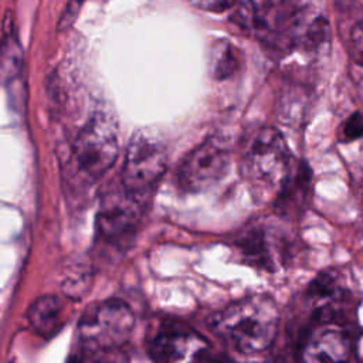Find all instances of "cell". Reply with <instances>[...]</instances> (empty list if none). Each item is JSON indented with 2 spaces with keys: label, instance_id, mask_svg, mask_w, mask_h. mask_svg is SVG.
Wrapping results in <instances>:
<instances>
[{
  "label": "cell",
  "instance_id": "obj_2",
  "mask_svg": "<svg viewBox=\"0 0 363 363\" xmlns=\"http://www.w3.org/2000/svg\"><path fill=\"white\" fill-rule=\"evenodd\" d=\"M240 169L257 200L274 201L294 172L295 162L282 135L275 128L264 126L245 138Z\"/></svg>",
  "mask_w": 363,
  "mask_h": 363
},
{
  "label": "cell",
  "instance_id": "obj_16",
  "mask_svg": "<svg viewBox=\"0 0 363 363\" xmlns=\"http://www.w3.org/2000/svg\"><path fill=\"white\" fill-rule=\"evenodd\" d=\"M82 3H84V0H69L67 3L65 9H64V11H62V14L58 20V24H57L58 31H65L74 24V21H75L79 10H81Z\"/></svg>",
  "mask_w": 363,
  "mask_h": 363
},
{
  "label": "cell",
  "instance_id": "obj_12",
  "mask_svg": "<svg viewBox=\"0 0 363 363\" xmlns=\"http://www.w3.org/2000/svg\"><path fill=\"white\" fill-rule=\"evenodd\" d=\"M27 320L31 329L48 339L62 326V306L57 296L41 295L27 309Z\"/></svg>",
  "mask_w": 363,
  "mask_h": 363
},
{
  "label": "cell",
  "instance_id": "obj_7",
  "mask_svg": "<svg viewBox=\"0 0 363 363\" xmlns=\"http://www.w3.org/2000/svg\"><path fill=\"white\" fill-rule=\"evenodd\" d=\"M234 244L248 264L269 272L281 267L289 254L288 234L272 218H259L245 225Z\"/></svg>",
  "mask_w": 363,
  "mask_h": 363
},
{
  "label": "cell",
  "instance_id": "obj_21",
  "mask_svg": "<svg viewBox=\"0 0 363 363\" xmlns=\"http://www.w3.org/2000/svg\"><path fill=\"white\" fill-rule=\"evenodd\" d=\"M84 1H85V0H84Z\"/></svg>",
  "mask_w": 363,
  "mask_h": 363
},
{
  "label": "cell",
  "instance_id": "obj_14",
  "mask_svg": "<svg viewBox=\"0 0 363 363\" xmlns=\"http://www.w3.org/2000/svg\"><path fill=\"white\" fill-rule=\"evenodd\" d=\"M211 74L216 79L221 81L231 77L238 69V51L227 40L214 43L210 57Z\"/></svg>",
  "mask_w": 363,
  "mask_h": 363
},
{
  "label": "cell",
  "instance_id": "obj_15",
  "mask_svg": "<svg viewBox=\"0 0 363 363\" xmlns=\"http://www.w3.org/2000/svg\"><path fill=\"white\" fill-rule=\"evenodd\" d=\"M363 135V115L353 112L339 128V139L342 142L356 140Z\"/></svg>",
  "mask_w": 363,
  "mask_h": 363
},
{
  "label": "cell",
  "instance_id": "obj_3",
  "mask_svg": "<svg viewBox=\"0 0 363 363\" xmlns=\"http://www.w3.org/2000/svg\"><path fill=\"white\" fill-rule=\"evenodd\" d=\"M135 325L130 308L121 299H106L91 305L78 323L82 346L92 353H109L125 346Z\"/></svg>",
  "mask_w": 363,
  "mask_h": 363
},
{
  "label": "cell",
  "instance_id": "obj_17",
  "mask_svg": "<svg viewBox=\"0 0 363 363\" xmlns=\"http://www.w3.org/2000/svg\"><path fill=\"white\" fill-rule=\"evenodd\" d=\"M186 1L197 9L213 11V13H221L230 9L235 3V0H186Z\"/></svg>",
  "mask_w": 363,
  "mask_h": 363
},
{
  "label": "cell",
  "instance_id": "obj_4",
  "mask_svg": "<svg viewBox=\"0 0 363 363\" xmlns=\"http://www.w3.org/2000/svg\"><path fill=\"white\" fill-rule=\"evenodd\" d=\"M119 150L118 128L104 112L94 113L72 143V160L91 183L101 179L113 164Z\"/></svg>",
  "mask_w": 363,
  "mask_h": 363
},
{
  "label": "cell",
  "instance_id": "obj_11",
  "mask_svg": "<svg viewBox=\"0 0 363 363\" xmlns=\"http://www.w3.org/2000/svg\"><path fill=\"white\" fill-rule=\"evenodd\" d=\"M329 26L326 20L319 14L299 13L294 16V20L288 28V43L294 47L313 51L328 41Z\"/></svg>",
  "mask_w": 363,
  "mask_h": 363
},
{
  "label": "cell",
  "instance_id": "obj_18",
  "mask_svg": "<svg viewBox=\"0 0 363 363\" xmlns=\"http://www.w3.org/2000/svg\"><path fill=\"white\" fill-rule=\"evenodd\" d=\"M353 44L360 55H363V21L359 23L353 30Z\"/></svg>",
  "mask_w": 363,
  "mask_h": 363
},
{
  "label": "cell",
  "instance_id": "obj_5",
  "mask_svg": "<svg viewBox=\"0 0 363 363\" xmlns=\"http://www.w3.org/2000/svg\"><path fill=\"white\" fill-rule=\"evenodd\" d=\"M166 167V147L149 136L135 135L125 155L121 183L133 197L143 201L162 179Z\"/></svg>",
  "mask_w": 363,
  "mask_h": 363
},
{
  "label": "cell",
  "instance_id": "obj_19",
  "mask_svg": "<svg viewBox=\"0 0 363 363\" xmlns=\"http://www.w3.org/2000/svg\"><path fill=\"white\" fill-rule=\"evenodd\" d=\"M248 4L255 9V10H262V9H269L281 3L282 0H247Z\"/></svg>",
  "mask_w": 363,
  "mask_h": 363
},
{
  "label": "cell",
  "instance_id": "obj_13",
  "mask_svg": "<svg viewBox=\"0 0 363 363\" xmlns=\"http://www.w3.org/2000/svg\"><path fill=\"white\" fill-rule=\"evenodd\" d=\"M311 184V170L308 164L298 163L295 164L294 172L291 173L289 179L281 189L279 194L274 200L275 207L285 214L296 213L303 204L308 197Z\"/></svg>",
  "mask_w": 363,
  "mask_h": 363
},
{
  "label": "cell",
  "instance_id": "obj_10",
  "mask_svg": "<svg viewBox=\"0 0 363 363\" xmlns=\"http://www.w3.org/2000/svg\"><path fill=\"white\" fill-rule=\"evenodd\" d=\"M350 353V335L337 320H313L299 345V359L305 362H339Z\"/></svg>",
  "mask_w": 363,
  "mask_h": 363
},
{
  "label": "cell",
  "instance_id": "obj_1",
  "mask_svg": "<svg viewBox=\"0 0 363 363\" xmlns=\"http://www.w3.org/2000/svg\"><path fill=\"white\" fill-rule=\"evenodd\" d=\"M279 311L268 295H251L235 301L210 319L213 332L244 354L267 350L278 332Z\"/></svg>",
  "mask_w": 363,
  "mask_h": 363
},
{
  "label": "cell",
  "instance_id": "obj_6",
  "mask_svg": "<svg viewBox=\"0 0 363 363\" xmlns=\"http://www.w3.org/2000/svg\"><path fill=\"white\" fill-rule=\"evenodd\" d=\"M230 164V147L218 138H208L179 164L176 186L184 194H197L217 183Z\"/></svg>",
  "mask_w": 363,
  "mask_h": 363
},
{
  "label": "cell",
  "instance_id": "obj_8",
  "mask_svg": "<svg viewBox=\"0 0 363 363\" xmlns=\"http://www.w3.org/2000/svg\"><path fill=\"white\" fill-rule=\"evenodd\" d=\"M143 208L142 201L133 197L121 183L104 193L96 216L99 238L112 245L125 244L139 225Z\"/></svg>",
  "mask_w": 363,
  "mask_h": 363
},
{
  "label": "cell",
  "instance_id": "obj_9",
  "mask_svg": "<svg viewBox=\"0 0 363 363\" xmlns=\"http://www.w3.org/2000/svg\"><path fill=\"white\" fill-rule=\"evenodd\" d=\"M149 353L157 362H193L213 359L210 346L193 329L167 323L162 326L149 345Z\"/></svg>",
  "mask_w": 363,
  "mask_h": 363
},
{
  "label": "cell",
  "instance_id": "obj_20",
  "mask_svg": "<svg viewBox=\"0 0 363 363\" xmlns=\"http://www.w3.org/2000/svg\"><path fill=\"white\" fill-rule=\"evenodd\" d=\"M356 1H357V0H333L335 6H336L337 9H340V10H349V9H352V7L356 4Z\"/></svg>",
  "mask_w": 363,
  "mask_h": 363
}]
</instances>
